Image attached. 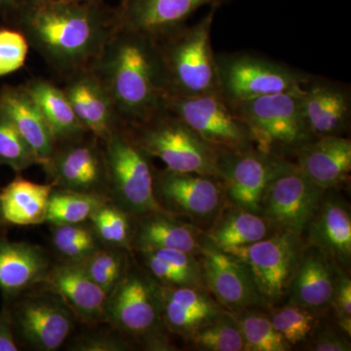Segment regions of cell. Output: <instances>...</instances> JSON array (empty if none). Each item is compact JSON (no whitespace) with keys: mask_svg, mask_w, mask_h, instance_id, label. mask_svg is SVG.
Masks as SVG:
<instances>
[{"mask_svg":"<svg viewBox=\"0 0 351 351\" xmlns=\"http://www.w3.org/2000/svg\"><path fill=\"white\" fill-rule=\"evenodd\" d=\"M6 17L49 68L66 78L93 68L119 29L117 8L101 0H27Z\"/></svg>","mask_w":351,"mask_h":351,"instance_id":"1","label":"cell"},{"mask_svg":"<svg viewBox=\"0 0 351 351\" xmlns=\"http://www.w3.org/2000/svg\"><path fill=\"white\" fill-rule=\"evenodd\" d=\"M91 69L107 88L122 125L140 123L165 108L156 43L147 36L117 29Z\"/></svg>","mask_w":351,"mask_h":351,"instance_id":"2","label":"cell"},{"mask_svg":"<svg viewBox=\"0 0 351 351\" xmlns=\"http://www.w3.org/2000/svg\"><path fill=\"white\" fill-rule=\"evenodd\" d=\"M216 10L211 8L196 24L182 25L154 40L166 98L219 94L211 39Z\"/></svg>","mask_w":351,"mask_h":351,"instance_id":"3","label":"cell"},{"mask_svg":"<svg viewBox=\"0 0 351 351\" xmlns=\"http://www.w3.org/2000/svg\"><path fill=\"white\" fill-rule=\"evenodd\" d=\"M122 126L147 156L160 159L166 169L219 179V157L223 152L210 145L167 108L140 123Z\"/></svg>","mask_w":351,"mask_h":351,"instance_id":"4","label":"cell"},{"mask_svg":"<svg viewBox=\"0 0 351 351\" xmlns=\"http://www.w3.org/2000/svg\"><path fill=\"white\" fill-rule=\"evenodd\" d=\"M301 92L299 88L230 103L248 126L258 151L290 160L315 138L302 112Z\"/></svg>","mask_w":351,"mask_h":351,"instance_id":"5","label":"cell"},{"mask_svg":"<svg viewBox=\"0 0 351 351\" xmlns=\"http://www.w3.org/2000/svg\"><path fill=\"white\" fill-rule=\"evenodd\" d=\"M101 145L112 202L137 218L157 212L167 213L154 193L152 157L132 140L126 129L119 124Z\"/></svg>","mask_w":351,"mask_h":351,"instance_id":"6","label":"cell"},{"mask_svg":"<svg viewBox=\"0 0 351 351\" xmlns=\"http://www.w3.org/2000/svg\"><path fill=\"white\" fill-rule=\"evenodd\" d=\"M219 94L228 103L250 101L302 88L311 73L246 52L216 54Z\"/></svg>","mask_w":351,"mask_h":351,"instance_id":"7","label":"cell"},{"mask_svg":"<svg viewBox=\"0 0 351 351\" xmlns=\"http://www.w3.org/2000/svg\"><path fill=\"white\" fill-rule=\"evenodd\" d=\"M292 232H276L248 246L225 251L246 265L265 306L288 297L289 289L306 245Z\"/></svg>","mask_w":351,"mask_h":351,"instance_id":"8","label":"cell"},{"mask_svg":"<svg viewBox=\"0 0 351 351\" xmlns=\"http://www.w3.org/2000/svg\"><path fill=\"white\" fill-rule=\"evenodd\" d=\"M106 322L141 341L163 332L160 284L145 270L129 269L108 295Z\"/></svg>","mask_w":351,"mask_h":351,"instance_id":"9","label":"cell"},{"mask_svg":"<svg viewBox=\"0 0 351 351\" xmlns=\"http://www.w3.org/2000/svg\"><path fill=\"white\" fill-rule=\"evenodd\" d=\"M165 108L219 151L241 152L256 149L248 126L221 94L191 98L168 97Z\"/></svg>","mask_w":351,"mask_h":351,"instance_id":"10","label":"cell"},{"mask_svg":"<svg viewBox=\"0 0 351 351\" xmlns=\"http://www.w3.org/2000/svg\"><path fill=\"white\" fill-rule=\"evenodd\" d=\"M154 186L167 213L188 218L201 230L214 223L226 204L221 181L210 176L154 168Z\"/></svg>","mask_w":351,"mask_h":351,"instance_id":"11","label":"cell"},{"mask_svg":"<svg viewBox=\"0 0 351 351\" xmlns=\"http://www.w3.org/2000/svg\"><path fill=\"white\" fill-rule=\"evenodd\" d=\"M295 166V162L258 151L221 152L219 180L226 204L261 214L265 191L277 176Z\"/></svg>","mask_w":351,"mask_h":351,"instance_id":"12","label":"cell"},{"mask_svg":"<svg viewBox=\"0 0 351 351\" xmlns=\"http://www.w3.org/2000/svg\"><path fill=\"white\" fill-rule=\"evenodd\" d=\"M326 191L311 182L295 163L270 182L261 215L279 232L302 237Z\"/></svg>","mask_w":351,"mask_h":351,"instance_id":"13","label":"cell"},{"mask_svg":"<svg viewBox=\"0 0 351 351\" xmlns=\"http://www.w3.org/2000/svg\"><path fill=\"white\" fill-rule=\"evenodd\" d=\"M43 167L55 189L110 196L103 145L94 136L56 147Z\"/></svg>","mask_w":351,"mask_h":351,"instance_id":"14","label":"cell"},{"mask_svg":"<svg viewBox=\"0 0 351 351\" xmlns=\"http://www.w3.org/2000/svg\"><path fill=\"white\" fill-rule=\"evenodd\" d=\"M198 258L205 287L226 311L235 313L249 307L265 306L246 265L210 243L204 234Z\"/></svg>","mask_w":351,"mask_h":351,"instance_id":"15","label":"cell"},{"mask_svg":"<svg viewBox=\"0 0 351 351\" xmlns=\"http://www.w3.org/2000/svg\"><path fill=\"white\" fill-rule=\"evenodd\" d=\"M12 313L16 331L36 350H59L73 329V313L53 293L27 298Z\"/></svg>","mask_w":351,"mask_h":351,"instance_id":"16","label":"cell"},{"mask_svg":"<svg viewBox=\"0 0 351 351\" xmlns=\"http://www.w3.org/2000/svg\"><path fill=\"white\" fill-rule=\"evenodd\" d=\"M230 0H122L117 7L119 29L156 40L186 25L204 6L218 9Z\"/></svg>","mask_w":351,"mask_h":351,"instance_id":"17","label":"cell"},{"mask_svg":"<svg viewBox=\"0 0 351 351\" xmlns=\"http://www.w3.org/2000/svg\"><path fill=\"white\" fill-rule=\"evenodd\" d=\"M302 112L314 138L345 136L351 125V89L346 83L311 75L302 87Z\"/></svg>","mask_w":351,"mask_h":351,"instance_id":"18","label":"cell"},{"mask_svg":"<svg viewBox=\"0 0 351 351\" xmlns=\"http://www.w3.org/2000/svg\"><path fill=\"white\" fill-rule=\"evenodd\" d=\"M304 232L309 246L348 269L351 262V216L348 202L329 189Z\"/></svg>","mask_w":351,"mask_h":351,"instance_id":"19","label":"cell"},{"mask_svg":"<svg viewBox=\"0 0 351 351\" xmlns=\"http://www.w3.org/2000/svg\"><path fill=\"white\" fill-rule=\"evenodd\" d=\"M64 94L88 133L101 141L119 125L114 104L107 88L93 69L66 78Z\"/></svg>","mask_w":351,"mask_h":351,"instance_id":"20","label":"cell"},{"mask_svg":"<svg viewBox=\"0 0 351 351\" xmlns=\"http://www.w3.org/2000/svg\"><path fill=\"white\" fill-rule=\"evenodd\" d=\"M40 284L85 323L106 322L108 295L78 265L64 262L48 269Z\"/></svg>","mask_w":351,"mask_h":351,"instance_id":"21","label":"cell"},{"mask_svg":"<svg viewBox=\"0 0 351 351\" xmlns=\"http://www.w3.org/2000/svg\"><path fill=\"white\" fill-rule=\"evenodd\" d=\"M166 330L186 339L225 311L206 287L160 285Z\"/></svg>","mask_w":351,"mask_h":351,"instance_id":"22","label":"cell"},{"mask_svg":"<svg viewBox=\"0 0 351 351\" xmlns=\"http://www.w3.org/2000/svg\"><path fill=\"white\" fill-rule=\"evenodd\" d=\"M295 165L325 191L339 189L351 170V141L345 136L315 138L298 152Z\"/></svg>","mask_w":351,"mask_h":351,"instance_id":"23","label":"cell"},{"mask_svg":"<svg viewBox=\"0 0 351 351\" xmlns=\"http://www.w3.org/2000/svg\"><path fill=\"white\" fill-rule=\"evenodd\" d=\"M203 230L163 212L138 217L134 226L132 250L168 249L198 256Z\"/></svg>","mask_w":351,"mask_h":351,"instance_id":"24","label":"cell"},{"mask_svg":"<svg viewBox=\"0 0 351 351\" xmlns=\"http://www.w3.org/2000/svg\"><path fill=\"white\" fill-rule=\"evenodd\" d=\"M338 269L320 251L306 245L289 289V302L315 311L330 306Z\"/></svg>","mask_w":351,"mask_h":351,"instance_id":"25","label":"cell"},{"mask_svg":"<svg viewBox=\"0 0 351 351\" xmlns=\"http://www.w3.org/2000/svg\"><path fill=\"white\" fill-rule=\"evenodd\" d=\"M0 110L34 149L43 166L57 144L43 113L23 85H4L0 89Z\"/></svg>","mask_w":351,"mask_h":351,"instance_id":"26","label":"cell"},{"mask_svg":"<svg viewBox=\"0 0 351 351\" xmlns=\"http://www.w3.org/2000/svg\"><path fill=\"white\" fill-rule=\"evenodd\" d=\"M49 261L40 247L0 239V290L7 298L40 284Z\"/></svg>","mask_w":351,"mask_h":351,"instance_id":"27","label":"cell"},{"mask_svg":"<svg viewBox=\"0 0 351 351\" xmlns=\"http://www.w3.org/2000/svg\"><path fill=\"white\" fill-rule=\"evenodd\" d=\"M279 232L261 214L226 204L206 230L205 239L223 251L248 246Z\"/></svg>","mask_w":351,"mask_h":351,"instance_id":"28","label":"cell"},{"mask_svg":"<svg viewBox=\"0 0 351 351\" xmlns=\"http://www.w3.org/2000/svg\"><path fill=\"white\" fill-rule=\"evenodd\" d=\"M23 87L38 105L56 144L78 140L88 133L73 112L63 88L44 78H34Z\"/></svg>","mask_w":351,"mask_h":351,"instance_id":"29","label":"cell"},{"mask_svg":"<svg viewBox=\"0 0 351 351\" xmlns=\"http://www.w3.org/2000/svg\"><path fill=\"white\" fill-rule=\"evenodd\" d=\"M54 186L38 184L17 176L0 189V205L4 223L36 226L46 223L48 205Z\"/></svg>","mask_w":351,"mask_h":351,"instance_id":"30","label":"cell"},{"mask_svg":"<svg viewBox=\"0 0 351 351\" xmlns=\"http://www.w3.org/2000/svg\"><path fill=\"white\" fill-rule=\"evenodd\" d=\"M145 269L160 285L171 287H205L198 256L186 252L156 249L136 251Z\"/></svg>","mask_w":351,"mask_h":351,"instance_id":"31","label":"cell"},{"mask_svg":"<svg viewBox=\"0 0 351 351\" xmlns=\"http://www.w3.org/2000/svg\"><path fill=\"white\" fill-rule=\"evenodd\" d=\"M110 196L55 189L51 193L46 223L52 226L86 223Z\"/></svg>","mask_w":351,"mask_h":351,"instance_id":"32","label":"cell"},{"mask_svg":"<svg viewBox=\"0 0 351 351\" xmlns=\"http://www.w3.org/2000/svg\"><path fill=\"white\" fill-rule=\"evenodd\" d=\"M263 306H253L235 313V318L243 337L245 351H289L287 341L276 331L269 314Z\"/></svg>","mask_w":351,"mask_h":351,"instance_id":"33","label":"cell"},{"mask_svg":"<svg viewBox=\"0 0 351 351\" xmlns=\"http://www.w3.org/2000/svg\"><path fill=\"white\" fill-rule=\"evenodd\" d=\"M186 341L196 350L245 351L243 337L234 313L226 309Z\"/></svg>","mask_w":351,"mask_h":351,"instance_id":"34","label":"cell"},{"mask_svg":"<svg viewBox=\"0 0 351 351\" xmlns=\"http://www.w3.org/2000/svg\"><path fill=\"white\" fill-rule=\"evenodd\" d=\"M128 252L110 247L100 248L91 255L71 263L78 265L89 278L110 295L130 269Z\"/></svg>","mask_w":351,"mask_h":351,"instance_id":"35","label":"cell"},{"mask_svg":"<svg viewBox=\"0 0 351 351\" xmlns=\"http://www.w3.org/2000/svg\"><path fill=\"white\" fill-rule=\"evenodd\" d=\"M101 244L110 248L132 250L134 226L132 216L112 200L101 205L89 219Z\"/></svg>","mask_w":351,"mask_h":351,"instance_id":"36","label":"cell"},{"mask_svg":"<svg viewBox=\"0 0 351 351\" xmlns=\"http://www.w3.org/2000/svg\"><path fill=\"white\" fill-rule=\"evenodd\" d=\"M319 311L288 302L276 307L269 316L276 331L293 348L308 343L319 327Z\"/></svg>","mask_w":351,"mask_h":351,"instance_id":"37","label":"cell"},{"mask_svg":"<svg viewBox=\"0 0 351 351\" xmlns=\"http://www.w3.org/2000/svg\"><path fill=\"white\" fill-rule=\"evenodd\" d=\"M1 165L8 166L15 172L21 173L32 166H41V160L11 123L10 120L0 110V166Z\"/></svg>","mask_w":351,"mask_h":351,"instance_id":"38","label":"cell"},{"mask_svg":"<svg viewBox=\"0 0 351 351\" xmlns=\"http://www.w3.org/2000/svg\"><path fill=\"white\" fill-rule=\"evenodd\" d=\"M29 44L16 27L0 29V77L16 73L25 66Z\"/></svg>","mask_w":351,"mask_h":351,"instance_id":"39","label":"cell"},{"mask_svg":"<svg viewBox=\"0 0 351 351\" xmlns=\"http://www.w3.org/2000/svg\"><path fill=\"white\" fill-rule=\"evenodd\" d=\"M339 331L351 337V279L345 269L339 267L331 304Z\"/></svg>","mask_w":351,"mask_h":351,"instance_id":"40","label":"cell"},{"mask_svg":"<svg viewBox=\"0 0 351 351\" xmlns=\"http://www.w3.org/2000/svg\"><path fill=\"white\" fill-rule=\"evenodd\" d=\"M133 346L119 335L95 332L76 339L69 350L73 351H127Z\"/></svg>","mask_w":351,"mask_h":351,"instance_id":"41","label":"cell"},{"mask_svg":"<svg viewBox=\"0 0 351 351\" xmlns=\"http://www.w3.org/2000/svg\"><path fill=\"white\" fill-rule=\"evenodd\" d=\"M308 350L313 351H350V339L334 328L319 327L309 339Z\"/></svg>","mask_w":351,"mask_h":351,"instance_id":"42","label":"cell"},{"mask_svg":"<svg viewBox=\"0 0 351 351\" xmlns=\"http://www.w3.org/2000/svg\"><path fill=\"white\" fill-rule=\"evenodd\" d=\"M15 332L12 309L3 306L0 311V351L20 350Z\"/></svg>","mask_w":351,"mask_h":351,"instance_id":"43","label":"cell"},{"mask_svg":"<svg viewBox=\"0 0 351 351\" xmlns=\"http://www.w3.org/2000/svg\"><path fill=\"white\" fill-rule=\"evenodd\" d=\"M27 1V0H0V15L6 17Z\"/></svg>","mask_w":351,"mask_h":351,"instance_id":"44","label":"cell"},{"mask_svg":"<svg viewBox=\"0 0 351 351\" xmlns=\"http://www.w3.org/2000/svg\"><path fill=\"white\" fill-rule=\"evenodd\" d=\"M4 223V219H3V217H2V213H1V205H0V228H1L2 225H3Z\"/></svg>","mask_w":351,"mask_h":351,"instance_id":"45","label":"cell"},{"mask_svg":"<svg viewBox=\"0 0 351 351\" xmlns=\"http://www.w3.org/2000/svg\"><path fill=\"white\" fill-rule=\"evenodd\" d=\"M73 1H80V2H83V1H93V0H73Z\"/></svg>","mask_w":351,"mask_h":351,"instance_id":"46","label":"cell"}]
</instances>
